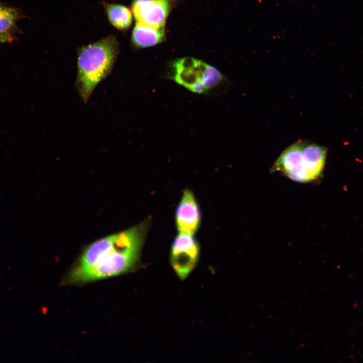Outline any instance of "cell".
Returning a JSON list of instances; mask_svg holds the SVG:
<instances>
[{"mask_svg":"<svg viewBox=\"0 0 363 363\" xmlns=\"http://www.w3.org/2000/svg\"><path fill=\"white\" fill-rule=\"evenodd\" d=\"M149 220L88 246L70 273L71 282H87L123 274L137 262Z\"/></svg>","mask_w":363,"mask_h":363,"instance_id":"6da1fadb","label":"cell"},{"mask_svg":"<svg viewBox=\"0 0 363 363\" xmlns=\"http://www.w3.org/2000/svg\"><path fill=\"white\" fill-rule=\"evenodd\" d=\"M327 149L306 140H298L284 150L270 168L292 181L311 184L322 177Z\"/></svg>","mask_w":363,"mask_h":363,"instance_id":"3957f363","label":"cell"},{"mask_svg":"<svg viewBox=\"0 0 363 363\" xmlns=\"http://www.w3.org/2000/svg\"><path fill=\"white\" fill-rule=\"evenodd\" d=\"M136 23L164 27L169 12L168 0H135L132 6Z\"/></svg>","mask_w":363,"mask_h":363,"instance_id":"8992f818","label":"cell"},{"mask_svg":"<svg viewBox=\"0 0 363 363\" xmlns=\"http://www.w3.org/2000/svg\"><path fill=\"white\" fill-rule=\"evenodd\" d=\"M21 16L18 9L0 4V42H10L14 40L17 22Z\"/></svg>","mask_w":363,"mask_h":363,"instance_id":"ba28073f","label":"cell"},{"mask_svg":"<svg viewBox=\"0 0 363 363\" xmlns=\"http://www.w3.org/2000/svg\"><path fill=\"white\" fill-rule=\"evenodd\" d=\"M117 53V40L113 36L87 45L79 51L75 85L85 103L97 86L111 73Z\"/></svg>","mask_w":363,"mask_h":363,"instance_id":"7a4b0ae2","label":"cell"},{"mask_svg":"<svg viewBox=\"0 0 363 363\" xmlns=\"http://www.w3.org/2000/svg\"><path fill=\"white\" fill-rule=\"evenodd\" d=\"M168 77L190 91L201 94L219 90L225 87L228 82L214 67L190 57L174 61Z\"/></svg>","mask_w":363,"mask_h":363,"instance_id":"277c9868","label":"cell"},{"mask_svg":"<svg viewBox=\"0 0 363 363\" xmlns=\"http://www.w3.org/2000/svg\"><path fill=\"white\" fill-rule=\"evenodd\" d=\"M191 235L179 232L171 248V265L182 280L187 277L195 267L199 255V247Z\"/></svg>","mask_w":363,"mask_h":363,"instance_id":"5b68a950","label":"cell"},{"mask_svg":"<svg viewBox=\"0 0 363 363\" xmlns=\"http://www.w3.org/2000/svg\"><path fill=\"white\" fill-rule=\"evenodd\" d=\"M164 35V27H155L136 23L132 38L136 46L147 47L161 42Z\"/></svg>","mask_w":363,"mask_h":363,"instance_id":"9c48e42d","label":"cell"},{"mask_svg":"<svg viewBox=\"0 0 363 363\" xmlns=\"http://www.w3.org/2000/svg\"><path fill=\"white\" fill-rule=\"evenodd\" d=\"M176 226L179 232L194 235L200 225L201 214L192 192L185 191L175 214Z\"/></svg>","mask_w":363,"mask_h":363,"instance_id":"52a82bcc","label":"cell"},{"mask_svg":"<svg viewBox=\"0 0 363 363\" xmlns=\"http://www.w3.org/2000/svg\"><path fill=\"white\" fill-rule=\"evenodd\" d=\"M106 11L110 23L119 30L129 27L132 22V15L127 7L116 4L108 5Z\"/></svg>","mask_w":363,"mask_h":363,"instance_id":"30bf717a","label":"cell"}]
</instances>
